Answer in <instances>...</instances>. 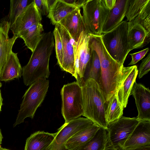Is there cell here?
<instances>
[{
	"label": "cell",
	"instance_id": "b9f144b4",
	"mask_svg": "<svg viewBox=\"0 0 150 150\" xmlns=\"http://www.w3.org/2000/svg\"><path fill=\"white\" fill-rule=\"evenodd\" d=\"M0 150H10L9 149H6V148H3L1 146H0Z\"/></svg>",
	"mask_w": 150,
	"mask_h": 150
},
{
	"label": "cell",
	"instance_id": "836d02e7",
	"mask_svg": "<svg viewBox=\"0 0 150 150\" xmlns=\"http://www.w3.org/2000/svg\"><path fill=\"white\" fill-rule=\"evenodd\" d=\"M149 50V48L148 47L138 52L130 54L132 60L128 65H132L136 64L145 57Z\"/></svg>",
	"mask_w": 150,
	"mask_h": 150
},
{
	"label": "cell",
	"instance_id": "d6a6232c",
	"mask_svg": "<svg viewBox=\"0 0 150 150\" xmlns=\"http://www.w3.org/2000/svg\"><path fill=\"white\" fill-rule=\"evenodd\" d=\"M35 4L41 15L47 16L50 6L48 0H34Z\"/></svg>",
	"mask_w": 150,
	"mask_h": 150
},
{
	"label": "cell",
	"instance_id": "7a4b0ae2",
	"mask_svg": "<svg viewBox=\"0 0 150 150\" xmlns=\"http://www.w3.org/2000/svg\"><path fill=\"white\" fill-rule=\"evenodd\" d=\"M54 40L51 31L42 33L28 62L22 68V76L25 86H30L40 78L49 77V62L54 45Z\"/></svg>",
	"mask_w": 150,
	"mask_h": 150
},
{
	"label": "cell",
	"instance_id": "484cf974",
	"mask_svg": "<svg viewBox=\"0 0 150 150\" xmlns=\"http://www.w3.org/2000/svg\"><path fill=\"white\" fill-rule=\"evenodd\" d=\"M105 105L108 124L117 120L122 116L124 108L119 101L116 93L111 97Z\"/></svg>",
	"mask_w": 150,
	"mask_h": 150
},
{
	"label": "cell",
	"instance_id": "f1b7e54d",
	"mask_svg": "<svg viewBox=\"0 0 150 150\" xmlns=\"http://www.w3.org/2000/svg\"><path fill=\"white\" fill-rule=\"evenodd\" d=\"M93 50L91 64L86 80L88 79H92L98 83L101 73V65L97 53Z\"/></svg>",
	"mask_w": 150,
	"mask_h": 150
},
{
	"label": "cell",
	"instance_id": "30bf717a",
	"mask_svg": "<svg viewBox=\"0 0 150 150\" xmlns=\"http://www.w3.org/2000/svg\"><path fill=\"white\" fill-rule=\"evenodd\" d=\"M42 16L34 0L17 17L10 28L13 35L18 38L33 25L41 23Z\"/></svg>",
	"mask_w": 150,
	"mask_h": 150
},
{
	"label": "cell",
	"instance_id": "74e56055",
	"mask_svg": "<svg viewBox=\"0 0 150 150\" xmlns=\"http://www.w3.org/2000/svg\"><path fill=\"white\" fill-rule=\"evenodd\" d=\"M103 150H119V149L114 146L111 144L109 139L108 135V140L107 144L105 149Z\"/></svg>",
	"mask_w": 150,
	"mask_h": 150
},
{
	"label": "cell",
	"instance_id": "d590c367",
	"mask_svg": "<svg viewBox=\"0 0 150 150\" xmlns=\"http://www.w3.org/2000/svg\"><path fill=\"white\" fill-rule=\"evenodd\" d=\"M46 150H69L67 149L65 145H61L53 142L51 143Z\"/></svg>",
	"mask_w": 150,
	"mask_h": 150
},
{
	"label": "cell",
	"instance_id": "7c38bea8",
	"mask_svg": "<svg viewBox=\"0 0 150 150\" xmlns=\"http://www.w3.org/2000/svg\"><path fill=\"white\" fill-rule=\"evenodd\" d=\"M134 97L138 114L136 117L139 121H150V90L141 83L135 81L130 95Z\"/></svg>",
	"mask_w": 150,
	"mask_h": 150
},
{
	"label": "cell",
	"instance_id": "f546056e",
	"mask_svg": "<svg viewBox=\"0 0 150 150\" xmlns=\"http://www.w3.org/2000/svg\"><path fill=\"white\" fill-rule=\"evenodd\" d=\"M131 21L140 25L150 34V2L142 11Z\"/></svg>",
	"mask_w": 150,
	"mask_h": 150
},
{
	"label": "cell",
	"instance_id": "6da1fadb",
	"mask_svg": "<svg viewBox=\"0 0 150 150\" xmlns=\"http://www.w3.org/2000/svg\"><path fill=\"white\" fill-rule=\"evenodd\" d=\"M93 49L97 53L101 65L98 83L105 104L117 92L123 66H121L110 56L103 42L101 36L89 35Z\"/></svg>",
	"mask_w": 150,
	"mask_h": 150
},
{
	"label": "cell",
	"instance_id": "277c9868",
	"mask_svg": "<svg viewBox=\"0 0 150 150\" xmlns=\"http://www.w3.org/2000/svg\"><path fill=\"white\" fill-rule=\"evenodd\" d=\"M49 81L40 78L31 84L23 96L13 126L23 122L25 118H33L37 108L43 102L48 90Z\"/></svg>",
	"mask_w": 150,
	"mask_h": 150
},
{
	"label": "cell",
	"instance_id": "5b68a950",
	"mask_svg": "<svg viewBox=\"0 0 150 150\" xmlns=\"http://www.w3.org/2000/svg\"><path fill=\"white\" fill-rule=\"evenodd\" d=\"M128 23L122 21L110 31L102 34V40L110 56L121 66L131 50L127 40Z\"/></svg>",
	"mask_w": 150,
	"mask_h": 150
},
{
	"label": "cell",
	"instance_id": "83f0119b",
	"mask_svg": "<svg viewBox=\"0 0 150 150\" xmlns=\"http://www.w3.org/2000/svg\"><path fill=\"white\" fill-rule=\"evenodd\" d=\"M150 0H129L125 16L127 21H131L143 10Z\"/></svg>",
	"mask_w": 150,
	"mask_h": 150
},
{
	"label": "cell",
	"instance_id": "60d3db41",
	"mask_svg": "<svg viewBox=\"0 0 150 150\" xmlns=\"http://www.w3.org/2000/svg\"><path fill=\"white\" fill-rule=\"evenodd\" d=\"M3 138V137L2 136V134L1 130L0 129V146L1 145V144L2 143V142Z\"/></svg>",
	"mask_w": 150,
	"mask_h": 150
},
{
	"label": "cell",
	"instance_id": "8992f818",
	"mask_svg": "<svg viewBox=\"0 0 150 150\" xmlns=\"http://www.w3.org/2000/svg\"><path fill=\"white\" fill-rule=\"evenodd\" d=\"M61 112L65 122L79 118L83 114L81 86L76 81L64 85L62 88Z\"/></svg>",
	"mask_w": 150,
	"mask_h": 150
},
{
	"label": "cell",
	"instance_id": "8fae6325",
	"mask_svg": "<svg viewBox=\"0 0 150 150\" xmlns=\"http://www.w3.org/2000/svg\"><path fill=\"white\" fill-rule=\"evenodd\" d=\"M60 35L63 45V62L61 69L76 77L74 49V41L67 30L59 23L55 25Z\"/></svg>",
	"mask_w": 150,
	"mask_h": 150
},
{
	"label": "cell",
	"instance_id": "f35d334b",
	"mask_svg": "<svg viewBox=\"0 0 150 150\" xmlns=\"http://www.w3.org/2000/svg\"><path fill=\"white\" fill-rule=\"evenodd\" d=\"M132 150H150V145L144 146Z\"/></svg>",
	"mask_w": 150,
	"mask_h": 150
},
{
	"label": "cell",
	"instance_id": "4316f807",
	"mask_svg": "<svg viewBox=\"0 0 150 150\" xmlns=\"http://www.w3.org/2000/svg\"><path fill=\"white\" fill-rule=\"evenodd\" d=\"M33 1L28 0H11L10 1V11L7 20L11 26L14 23L17 17Z\"/></svg>",
	"mask_w": 150,
	"mask_h": 150
},
{
	"label": "cell",
	"instance_id": "ba28073f",
	"mask_svg": "<svg viewBox=\"0 0 150 150\" xmlns=\"http://www.w3.org/2000/svg\"><path fill=\"white\" fill-rule=\"evenodd\" d=\"M75 66L76 82L81 86L86 80L92 60L93 49L90 35L83 31L76 42H74Z\"/></svg>",
	"mask_w": 150,
	"mask_h": 150
},
{
	"label": "cell",
	"instance_id": "ffe728a7",
	"mask_svg": "<svg viewBox=\"0 0 150 150\" xmlns=\"http://www.w3.org/2000/svg\"><path fill=\"white\" fill-rule=\"evenodd\" d=\"M56 133L38 131L26 139L24 150H46L54 139Z\"/></svg>",
	"mask_w": 150,
	"mask_h": 150
},
{
	"label": "cell",
	"instance_id": "7402d4cb",
	"mask_svg": "<svg viewBox=\"0 0 150 150\" xmlns=\"http://www.w3.org/2000/svg\"><path fill=\"white\" fill-rule=\"evenodd\" d=\"M100 127L93 123L76 133L66 142L65 145L66 148L69 150H75L91 139Z\"/></svg>",
	"mask_w": 150,
	"mask_h": 150
},
{
	"label": "cell",
	"instance_id": "d6986e66",
	"mask_svg": "<svg viewBox=\"0 0 150 150\" xmlns=\"http://www.w3.org/2000/svg\"><path fill=\"white\" fill-rule=\"evenodd\" d=\"M129 2V0H116L115 6L110 11L102 34L110 31L122 21L125 16Z\"/></svg>",
	"mask_w": 150,
	"mask_h": 150
},
{
	"label": "cell",
	"instance_id": "ab89813d",
	"mask_svg": "<svg viewBox=\"0 0 150 150\" xmlns=\"http://www.w3.org/2000/svg\"><path fill=\"white\" fill-rule=\"evenodd\" d=\"M3 98L2 97L1 91L0 89V112L1 111V107L3 105Z\"/></svg>",
	"mask_w": 150,
	"mask_h": 150
},
{
	"label": "cell",
	"instance_id": "4dcf8cb0",
	"mask_svg": "<svg viewBox=\"0 0 150 150\" xmlns=\"http://www.w3.org/2000/svg\"><path fill=\"white\" fill-rule=\"evenodd\" d=\"M55 41V48L57 63L60 68L63 62V48L61 37L57 27L55 25L53 32Z\"/></svg>",
	"mask_w": 150,
	"mask_h": 150
},
{
	"label": "cell",
	"instance_id": "44dd1931",
	"mask_svg": "<svg viewBox=\"0 0 150 150\" xmlns=\"http://www.w3.org/2000/svg\"><path fill=\"white\" fill-rule=\"evenodd\" d=\"M17 53L12 52L3 66L0 74V81H8L22 76L23 68Z\"/></svg>",
	"mask_w": 150,
	"mask_h": 150
},
{
	"label": "cell",
	"instance_id": "5bb4252c",
	"mask_svg": "<svg viewBox=\"0 0 150 150\" xmlns=\"http://www.w3.org/2000/svg\"><path fill=\"white\" fill-rule=\"evenodd\" d=\"M93 124L90 120L80 117L65 122L56 132V135L53 141L59 145H65L69 138Z\"/></svg>",
	"mask_w": 150,
	"mask_h": 150
},
{
	"label": "cell",
	"instance_id": "52a82bcc",
	"mask_svg": "<svg viewBox=\"0 0 150 150\" xmlns=\"http://www.w3.org/2000/svg\"><path fill=\"white\" fill-rule=\"evenodd\" d=\"M82 8L83 18L87 32L91 35L101 36L110 11L103 0H88Z\"/></svg>",
	"mask_w": 150,
	"mask_h": 150
},
{
	"label": "cell",
	"instance_id": "e0dca14e",
	"mask_svg": "<svg viewBox=\"0 0 150 150\" xmlns=\"http://www.w3.org/2000/svg\"><path fill=\"white\" fill-rule=\"evenodd\" d=\"M10 25L7 20L0 23V74L2 68L12 52L13 46L18 37L8 35Z\"/></svg>",
	"mask_w": 150,
	"mask_h": 150
},
{
	"label": "cell",
	"instance_id": "9c48e42d",
	"mask_svg": "<svg viewBox=\"0 0 150 150\" xmlns=\"http://www.w3.org/2000/svg\"><path fill=\"white\" fill-rule=\"evenodd\" d=\"M136 117L122 116L108 124L106 129L111 144L119 150H123L124 146L139 122Z\"/></svg>",
	"mask_w": 150,
	"mask_h": 150
},
{
	"label": "cell",
	"instance_id": "d4e9b609",
	"mask_svg": "<svg viewBox=\"0 0 150 150\" xmlns=\"http://www.w3.org/2000/svg\"><path fill=\"white\" fill-rule=\"evenodd\" d=\"M44 30L41 23H36L24 32L20 37L25 45L33 52L40 41Z\"/></svg>",
	"mask_w": 150,
	"mask_h": 150
},
{
	"label": "cell",
	"instance_id": "1f68e13d",
	"mask_svg": "<svg viewBox=\"0 0 150 150\" xmlns=\"http://www.w3.org/2000/svg\"><path fill=\"white\" fill-rule=\"evenodd\" d=\"M150 70V54L143 59L140 64L138 71V78L140 79L147 74Z\"/></svg>",
	"mask_w": 150,
	"mask_h": 150
},
{
	"label": "cell",
	"instance_id": "ac0fdd59",
	"mask_svg": "<svg viewBox=\"0 0 150 150\" xmlns=\"http://www.w3.org/2000/svg\"><path fill=\"white\" fill-rule=\"evenodd\" d=\"M127 23V40L131 51L142 48L149 43L150 34L142 25L132 21Z\"/></svg>",
	"mask_w": 150,
	"mask_h": 150
},
{
	"label": "cell",
	"instance_id": "7bdbcfd3",
	"mask_svg": "<svg viewBox=\"0 0 150 150\" xmlns=\"http://www.w3.org/2000/svg\"><path fill=\"white\" fill-rule=\"evenodd\" d=\"M2 85V83H1L0 81V88L1 87Z\"/></svg>",
	"mask_w": 150,
	"mask_h": 150
},
{
	"label": "cell",
	"instance_id": "8d00e7d4",
	"mask_svg": "<svg viewBox=\"0 0 150 150\" xmlns=\"http://www.w3.org/2000/svg\"><path fill=\"white\" fill-rule=\"evenodd\" d=\"M103 1L106 7L110 10L115 6L116 0H103Z\"/></svg>",
	"mask_w": 150,
	"mask_h": 150
},
{
	"label": "cell",
	"instance_id": "e575fe53",
	"mask_svg": "<svg viewBox=\"0 0 150 150\" xmlns=\"http://www.w3.org/2000/svg\"><path fill=\"white\" fill-rule=\"evenodd\" d=\"M63 1L76 8H80L88 1V0H63Z\"/></svg>",
	"mask_w": 150,
	"mask_h": 150
},
{
	"label": "cell",
	"instance_id": "4fadbf2b",
	"mask_svg": "<svg viewBox=\"0 0 150 150\" xmlns=\"http://www.w3.org/2000/svg\"><path fill=\"white\" fill-rule=\"evenodd\" d=\"M138 70L136 65L123 66L122 68L118 88L115 93L123 108L127 106L128 98L138 75Z\"/></svg>",
	"mask_w": 150,
	"mask_h": 150
},
{
	"label": "cell",
	"instance_id": "603a6c76",
	"mask_svg": "<svg viewBox=\"0 0 150 150\" xmlns=\"http://www.w3.org/2000/svg\"><path fill=\"white\" fill-rule=\"evenodd\" d=\"M77 8L63 0H56L50 6L47 16L55 25Z\"/></svg>",
	"mask_w": 150,
	"mask_h": 150
},
{
	"label": "cell",
	"instance_id": "9a60e30c",
	"mask_svg": "<svg viewBox=\"0 0 150 150\" xmlns=\"http://www.w3.org/2000/svg\"><path fill=\"white\" fill-rule=\"evenodd\" d=\"M150 145V121H139L125 142L123 150H132Z\"/></svg>",
	"mask_w": 150,
	"mask_h": 150
},
{
	"label": "cell",
	"instance_id": "2e32d148",
	"mask_svg": "<svg viewBox=\"0 0 150 150\" xmlns=\"http://www.w3.org/2000/svg\"><path fill=\"white\" fill-rule=\"evenodd\" d=\"M80 12V8H77L59 23L67 30L75 42L82 32L86 31Z\"/></svg>",
	"mask_w": 150,
	"mask_h": 150
},
{
	"label": "cell",
	"instance_id": "3957f363",
	"mask_svg": "<svg viewBox=\"0 0 150 150\" xmlns=\"http://www.w3.org/2000/svg\"><path fill=\"white\" fill-rule=\"evenodd\" d=\"M83 108V116L99 127L107 129L105 107L98 83L92 79H87L81 86Z\"/></svg>",
	"mask_w": 150,
	"mask_h": 150
},
{
	"label": "cell",
	"instance_id": "cb8c5ba5",
	"mask_svg": "<svg viewBox=\"0 0 150 150\" xmlns=\"http://www.w3.org/2000/svg\"><path fill=\"white\" fill-rule=\"evenodd\" d=\"M108 138L107 129L100 127L91 139L75 150H103L106 146Z\"/></svg>",
	"mask_w": 150,
	"mask_h": 150
}]
</instances>
